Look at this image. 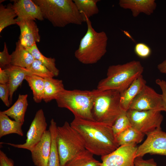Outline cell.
<instances>
[{
	"label": "cell",
	"mask_w": 166,
	"mask_h": 166,
	"mask_svg": "<svg viewBox=\"0 0 166 166\" xmlns=\"http://www.w3.org/2000/svg\"><path fill=\"white\" fill-rule=\"evenodd\" d=\"M32 55L35 59L42 62L54 74L57 76L59 73V70L56 67V60L54 58L47 57L44 55L38 48L36 44L30 47H25Z\"/></svg>",
	"instance_id": "28"
},
{
	"label": "cell",
	"mask_w": 166,
	"mask_h": 166,
	"mask_svg": "<svg viewBox=\"0 0 166 166\" xmlns=\"http://www.w3.org/2000/svg\"><path fill=\"white\" fill-rule=\"evenodd\" d=\"M84 22L93 16L98 14L99 10L97 3L98 0H74Z\"/></svg>",
	"instance_id": "24"
},
{
	"label": "cell",
	"mask_w": 166,
	"mask_h": 166,
	"mask_svg": "<svg viewBox=\"0 0 166 166\" xmlns=\"http://www.w3.org/2000/svg\"><path fill=\"white\" fill-rule=\"evenodd\" d=\"M23 123L11 120L7 115L0 112V138L10 134L24 136L22 129Z\"/></svg>",
	"instance_id": "22"
},
{
	"label": "cell",
	"mask_w": 166,
	"mask_h": 166,
	"mask_svg": "<svg viewBox=\"0 0 166 166\" xmlns=\"http://www.w3.org/2000/svg\"><path fill=\"white\" fill-rule=\"evenodd\" d=\"M86 22L87 31L81 39L74 56L83 64H92L98 62L106 53L108 38L104 31L97 32L89 19Z\"/></svg>",
	"instance_id": "4"
},
{
	"label": "cell",
	"mask_w": 166,
	"mask_h": 166,
	"mask_svg": "<svg viewBox=\"0 0 166 166\" xmlns=\"http://www.w3.org/2000/svg\"><path fill=\"white\" fill-rule=\"evenodd\" d=\"M136 144L120 146L112 152L101 157L100 166H135Z\"/></svg>",
	"instance_id": "12"
},
{
	"label": "cell",
	"mask_w": 166,
	"mask_h": 166,
	"mask_svg": "<svg viewBox=\"0 0 166 166\" xmlns=\"http://www.w3.org/2000/svg\"><path fill=\"white\" fill-rule=\"evenodd\" d=\"M9 81V75L6 70L0 68V84H8Z\"/></svg>",
	"instance_id": "38"
},
{
	"label": "cell",
	"mask_w": 166,
	"mask_h": 166,
	"mask_svg": "<svg viewBox=\"0 0 166 166\" xmlns=\"http://www.w3.org/2000/svg\"><path fill=\"white\" fill-rule=\"evenodd\" d=\"M94 96L92 113L94 121L112 126L117 118L126 112L120 104V93L113 90L93 89Z\"/></svg>",
	"instance_id": "5"
},
{
	"label": "cell",
	"mask_w": 166,
	"mask_h": 166,
	"mask_svg": "<svg viewBox=\"0 0 166 166\" xmlns=\"http://www.w3.org/2000/svg\"><path fill=\"white\" fill-rule=\"evenodd\" d=\"M93 155L86 149L68 161L64 166H100L101 162L96 159Z\"/></svg>",
	"instance_id": "26"
},
{
	"label": "cell",
	"mask_w": 166,
	"mask_h": 166,
	"mask_svg": "<svg viewBox=\"0 0 166 166\" xmlns=\"http://www.w3.org/2000/svg\"><path fill=\"white\" fill-rule=\"evenodd\" d=\"M40 8L44 18L55 27L69 24L81 25L84 22L73 0H34Z\"/></svg>",
	"instance_id": "2"
},
{
	"label": "cell",
	"mask_w": 166,
	"mask_h": 166,
	"mask_svg": "<svg viewBox=\"0 0 166 166\" xmlns=\"http://www.w3.org/2000/svg\"><path fill=\"white\" fill-rule=\"evenodd\" d=\"M157 68L160 72L166 74V60L158 64Z\"/></svg>",
	"instance_id": "39"
},
{
	"label": "cell",
	"mask_w": 166,
	"mask_h": 166,
	"mask_svg": "<svg viewBox=\"0 0 166 166\" xmlns=\"http://www.w3.org/2000/svg\"><path fill=\"white\" fill-rule=\"evenodd\" d=\"M134 51L136 54L140 57L145 58L151 54L152 50L150 48L144 43H138L135 45Z\"/></svg>",
	"instance_id": "32"
},
{
	"label": "cell",
	"mask_w": 166,
	"mask_h": 166,
	"mask_svg": "<svg viewBox=\"0 0 166 166\" xmlns=\"http://www.w3.org/2000/svg\"><path fill=\"white\" fill-rule=\"evenodd\" d=\"M47 126L44 111L40 109L36 112L31 123L27 132L25 143L18 144L5 143L15 148L26 149L31 152L41 140L46 130Z\"/></svg>",
	"instance_id": "9"
},
{
	"label": "cell",
	"mask_w": 166,
	"mask_h": 166,
	"mask_svg": "<svg viewBox=\"0 0 166 166\" xmlns=\"http://www.w3.org/2000/svg\"><path fill=\"white\" fill-rule=\"evenodd\" d=\"M156 83L161 89V94L163 101L164 111L166 112V81L163 80L157 79L156 80Z\"/></svg>",
	"instance_id": "36"
},
{
	"label": "cell",
	"mask_w": 166,
	"mask_h": 166,
	"mask_svg": "<svg viewBox=\"0 0 166 166\" xmlns=\"http://www.w3.org/2000/svg\"><path fill=\"white\" fill-rule=\"evenodd\" d=\"M10 93L8 84H0V98L5 105L8 107L11 105L9 100Z\"/></svg>",
	"instance_id": "34"
},
{
	"label": "cell",
	"mask_w": 166,
	"mask_h": 166,
	"mask_svg": "<svg viewBox=\"0 0 166 166\" xmlns=\"http://www.w3.org/2000/svg\"><path fill=\"white\" fill-rule=\"evenodd\" d=\"M131 126L126 112L117 118L112 126V128L114 134L116 138L121 132Z\"/></svg>",
	"instance_id": "31"
},
{
	"label": "cell",
	"mask_w": 166,
	"mask_h": 166,
	"mask_svg": "<svg viewBox=\"0 0 166 166\" xmlns=\"http://www.w3.org/2000/svg\"><path fill=\"white\" fill-rule=\"evenodd\" d=\"M27 94H19L14 105L8 109L2 111L14 121L24 123L26 112L28 105Z\"/></svg>",
	"instance_id": "20"
},
{
	"label": "cell",
	"mask_w": 166,
	"mask_h": 166,
	"mask_svg": "<svg viewBox=\"0 0 166 166\" xmlns=\"http://www.w3.org/2000/svg\"><path fill=\"white\" fill-rule=\"evenodd\" d=\"M134 164L135 166H157L153 159L144 160L141 157L135 158Z\"/></svg>",
	"instance_id": "35"
},
{
	"label": "cell",
	"mask_w": 166,
	"mask_h": 166,
	"mask_svg": "<svg viewBox=\"0 0 166 166\" xmlns=\"http://www.w3.org/2000/svg\"><path fill=\"white\" fill-rule=\"evenodd\" d=\"M5 69L9 77L8 83L10 91L9 100L11 104L14 92L25 80V77L33 75L27 68L11 65L7 67Z\"/></svg>",
	"instance_id": "18"
},
{
	"label": "cell",
	"mask_w": 166,
	"mask_h": 166,
	"mask_svg": "<svg viewBox=\"0 0 166 166\" xmlns=\"http://www.w3.org/2000/svg\"><path fill=\"white\" fill-rule=\"evenodd\" d=\"M70 124L81 136L86 149L94 155L104 156L120 146L111 126L76 117Z\"/></svg>",
	"instance_id": "1"
},
{
	"label": "cell",
	"mask_w": 166,
	"mask_h": 166,
	"mask_svg": "<svg viewBox=\"0 0 166 166\" xmlns=\"http://www.w3.org/2000/svg\"><path fill=\"white\" fill-rule=\"evenodd\" d=\"M57 127L56 122L53 119H51L49 128L51 134V144L47 166H61L56 139Z\"/></svg>",
	"instance_id": "27"
},
{
	"label": "cell",
	"mask_w": 166,
	"mask_h": 166,
	"mask_svg": "<svg viewBox=\"0 0 166 166\" xmlns=\"http://www.w3.org/2000/svg\"><path fill=\"white\" fill-rule=\"evenodd\" d=\"M161 112L153 110L140 111L129 109L126 114L132 126L147 135L157 128H161L163 116Z\"/></svg>",
	"instance_id": "8"
},
{
	"label": "cell",
	"mask_w": 166,
	"mask_h": 166,
	"mask_svg": "<svg viewBox=\"0 0 166 166\" xmlns=\"http://www.w3.org/2000/svg\"><path fill=\"white\" fill-rule=\"evenodd\" d=\"M28 69L33 75H36L44 79L53 78L54 76L40 61L35 59Z\"/></svg>",
	"instance_id": "30"
},
{
	"label": "cell",
	"mask_w": 166,
	"mask_h": 166,
	"mask_svg": "<svg viewBox=\"0 0 166 166\" xmlns=\"http://www.w3.org/2000/svg\"><path fill=\"white\" fill-rule=\"evenodd\" d=\"M17 17L14 11L10 5L5 6L1 4L0 5V33L7 27L17 24Z\"/></svg>",
	"instance_id": "29"
},
{
	"label": "cell",
	"mask_w": 166,
	"mask_h": 166,
	"mask_svg": "<svg viewBox=\"0 0 166 166\" xmlns=\"http://www.w3.org/2000/svg\"><path fill=\"white\" fill-rule=\"evenodd\" d=\"M56 139L61 166L86 150L80 134L66 121L57 126Z\"/></svg>",
	"instance_id": "7"
},
{
	"label": "cell",
	"mask_w": 166,
	"mask_h": 166,
	"mask_svg": "<svg viewBox=\"0 0 166 166\" xmlns=\"http://www.w3.org/2000/svg\"><path fill=\"white\" fill-rule=\"evenodd\" d=\"M146 81L142 75L136 78L126 90L120 93V104L126 112L137 94L146 85Z\"/></svg>",
	"instance_id": "17"
},
{
	"label": "cell",
	"mask_w": 166,
	"mask_h": 166,
	"mask_svg": "<svg viewBox=\"0 0 166 166\" xmlns=\"http://www.w3.org/2000/svg\"><path fill=\"white\" fill-rule=\"evenodd\" d=\"M144 135L131 126L119 134L116 139L120 146L136 144L142 141Z\"/></svg>",
	"instance_id": "23"
},
{
	"label": "cell",
	"mask_w": 166,
	"mask_h": 166,
	"mask_svg": "<svg viewBox=\"0 0 166 166\" xmlns=\"http://www.w3.org/2000/svg\"><path fill=\"white\" fill-rule=\"evenodd\" d=\"M11 56L9 53L6 43H4V49L0 52V68L5 69L11 65Z\"/></svg>",
	"instance_id": "33"
},
{
	"label": "cell",
	"mask_w": 166,
	"mask_h": 166,
	"mask_svg": "<svg viewBox=\"0 0 166 166\" xmlns=\"http://www.w3.org/2000/svg\"><path fill=\"white\" fill-rule=\"evenodd\" d=\"M0 166H15L13 160L0 150Z\"/></svg>",
	"instance_id": "37"
},
{
	"label": "cell",
	"mask_w": 166,
	"mask_h": 166,
	"mask_svg": "<svg viewBox=\"0 0 166 166\" xmlns=\"http://www.w3.org/2000/svg\"><path fill=\"white\" fill-rule=\"evenodd\" d=\"M20 34L19 40L21 44L25 47H30L40 41L39 30L34 20H22L17 22Z\"/></svg>",
	"instance_id": "15"
},
{
	"label": "cell",
	"mask_w": 166,
	"mask_h": 166,
	"mask_svg": "<svg viewBox=\"0 0 166 166\" xmlns=\"http://www.w3.org/2000/svg\"><path fill=\"white\" fill-rule=\"evenodd\" d=\"M11 6L17 16V22L22 20L37 19L42 21L43 16L40 7L31 0H14Z\"/></svg>",
	"instance_id": "13"
},
{
	"label": "cell",
	"mask_w": 166,
	"mask_h": 166,
	"mask_svg": "<svg viewBox=\"0 0 166 166\" xmlns=\"http://www.w3.org/2000/svg\"><path fill=\"white\" fill-rule=\"evenodd\" d=\"M94 96L93 90L65 89L55 100L59 107L68 109L74 117L94 121L92 113Z\"/></svg>",
	"instance_id": "6"
},
{
	"label": "cell",
	"mask_w": 166,
	"mask_h": 166,
	"mask_svg": "<svg viewBox=\"0 0 166 166\" xmlns=\"http://www.w3.org/2000/svg\"><path fill=\"white\" fill-rule=\"evenodd\" d=\"M65 89L62 80L53 78L45 79L43 100L45 103H48L53 100H56Z\"/></svg>",
	"instance_id": "21"
},
{
	"label": "cell",
	"mask_w": 166,
	"mask_h": 166,
	"mask_svg": "<svg viewBox=\"0 0 166 166\" xmlns=\"http://www.w3.org/2000/svg\"><path fill=\"white\" fill-rule=\"evenodd\" d=\"M144 67L138 61L133 60L123 64L110 65L106 77L98 82L97 89L115 90L122 92L142 73Z\"/></svg>",
	"instance_id": "3"
},
{
	"label": "cell",
	"mask_w": 166,
	"mask_h": 166,
	"mask_svg": "<svg viewBox=\"0 0 166 166\" xmlns=\"http://www.w3.org/2000/svg\"><path fill=\"white\" fill-rule=\"evenodd\" d=\"M11 65L28 69L35 60L32 55L23 46L18 40L16 48L11 54Z\"/></svg>",
	"instance_id": "19"
},
{
	"label": "cell",
	"mask_w": 166,
	"mask_h": 166,
	"mask_svg": "<svg viewBox=\"0 0 166 166\" xmlns=\"http://www.w3.org/2000/svg\"><path fill=\"white\" fill-rule=\"evenodd\" d=\"M129 109L140 111H164L162 95L146 85L135 97Z\"/></svg>",
	"instance_id": "10"
},
{
	"label": "cell",
	"mask_w": 166,
	"mask_h": 166,
	"mask_svg": "<svg viewBox=\"0 0 166 166\" xmlns=\"http://www.w3.org/2000/svg\"><path fill=\"white\" fill-rule=\"evenodd\" d=\"M118 4L122 8L130 10L134 17L142 13L150 15L156 7L154 0H120Z\"/></svg>",
	"instance_id": "16"
},
{
	"label": "cell",
	"mask_w": 166,
	"mask_h": 166,
	"mask_svg": "<svg viewBox=\"0 0 166 166\" xmlns=\"http://www.w3.org/2000/svg\"><path fill=\"white\" fill-rule=\"evenodd\" d=\"M51 144L50 132L49 130H46L40 141L31 152L32 160L35 166H48Z\"/></svg>",
	"instance_id": "14"
},
{
	"label": "cell",
	"mask_w": 166,
	"mask_h": 166,
	"mask_svg": "<svg viewBox=\"0 0 166 166\" xmlns=\"http://www.w3.org/2000/svg\"><path fill=\"white\" fill-rule=\"evenodd\" d=\"M25 80L27 82L32 91L33 99L36 103H40L43 100L45 79L32 75L26 76Z\"/></svg>",
	"instance_id": "25"
},
{
	"label": "cell",
	"mask_w": 166,
	"mask_h": 166,
	"mask_svg": "<svg viewBox=\"0 0 166 166\" xmlns=\"http://www.w3.org/2000/svg\"><path fill=\"white\" fill-rule=\"evenodd\" d=\"M146 135L145 140L137 148L135 158L148 153L166 156V132L159 128Z\"/></svg>",
	"instance_id": "11"
}]
</instances>
